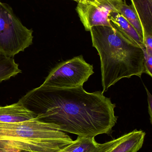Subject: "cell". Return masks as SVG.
Wrapping results in <instances>:
<instances>
[{"mask_svg":"<svg viewBox=\"0 0 152 152\" xmlns=\"http://www.w3.org/2000/svg\"><path fill=\"white\" fill-rule=\"evenodd\" d=\"M123 0H92L78 3L77 12L86 31L95 26L112 27L108 18L111 12H117Z\"/></svg>","mask_w":152,"mask_h":152,"instance_id":"6","label":"cell"},{"mask_svg":"<svg viewBox=\"0 0 152 152\" xmlns=\"http://www.w3.org/2000/svg\"><path fill=\"white\" fill-rule=\"evenodd\" d=\"M118 12L121 13L132 25L143 40V35L142 24L132 5H128L126 1H124L120 6Z\"/></svg>","mask_w":152,"mask_h":152,"instance_id":"13","label":"cell"},{"mask_svg":"<svg viewBox=\"0 0 152 152\" xmlns=\"http://www.w3.org/2000/svg\"><path fill=\"white\" fill-rule=\"evenodd\" d=\"M36 118L35 113L26 108L19 101L10 105L0 106V123H21Z\"/></svg>","mask_w":152,"mask_h":152,"instance_id":"8","label":"cell"},{"mask_svg":"<svg viewBox=\"0 0 152 152\" xmlns=\"http://www.w3.org/2000/svg\"><path fill=\"white\" fill-rule=\"evenodd\" d=\"M93 74V66L80 55L58 64L50 71L42 85L59 88L83 86Z\"/></svg>","mask_w":152,"mask_h":152,"instance_id":"5","label":"cell"},{"mask_svg":"<svg viewBox=\"0 0 152 152\" xmlns=\"http://www.w3.org/2000/svg\"><path fill=\"white\" fill-rule=\"evenodd\" d=\"M73 1H76L78 3L80 1H92V0H73Z\"/></svg>","mask_w":152,"mask_h":152,"instance_id":"17","label":"cell"},{"mask_svg":"<svg viewBox=\"0 0 152 152\" xmlns=\"http://www.w3.org/2000/svg\"><path fill=\"white\" fill-rule=\"evenodd\" d=\"M33 30L24 26L8 4L0 1V55L10 58L33 43Z\"/></svg>","mask_w":152,"mask_h":152,"instance_id":"4","label":"cell"},{"mask_svg":"<svg viewBox=\"0 0 152 152\" xmlns=\"http://www.w3.org/2000/svg\"><path fill=\"white\" fill-rule=\"evenodd\" d=\"M0 152H22L18 150L6 147H0Z\"/></svg>","mask_w":152,"mask_h":152,"instance_id":"16","label":"cell"},{"mask_svg":"<svg viewBox=\"0 0 152 152\" xmlns=\"http://www.w3.org/2000/svg\"><path fill=\"white\" fill-rule=\"evenodd\" d=\"M98 145L94 137L78 136L76 140L60 152H95Z\"/></svg>","mask_w":152,"mask_h":152,"instance_id":"11","label":"cell"},{"mask_svg":"<svg viewBox=\"0 0 152 152\" xmlns=\"http://www.w3.org/2000/svg\"><path fill=\"white\" fill-rule=\"evenodd\" d=\"M93 46L101 59L102 93L124 78L145 73L144 54L141 46L112 27L95 26L90 30Z\"/></svg>","mask_w":152,"mask_h":152,"instance_id":"2","label":"cell"},{"mask_svg":"<svg viewBox=\"0 0 152 152\" xmlns=\"http://www.w3.org/2000/svg\"><path fill=\"white\" fill-rule=\"evenodd\" d=\"M41 121L54 124L64 132L84 137L110 134L116 125V104L102 91L41 85L19 100Z\"/></svg>","mask_w":152,"mask_h":152,"instance_id":"1","label":"cell"},{"mask_svg":"<svg viewBox=\"0 0 152 152\" xmlns=\"http://www.w3.org/2000/svg\"><path fill=\"white\" fill-rule=\"evenodd\" d=\"M73 141L57 126L37 118L21 123H0V147L22 152H60Z\"/></svg>","mask_w":152,"mask_h":152,"instance_id":"3","label":"cell"},{"mask_svg":"<svg viewBox=\"0 0 152 152\" xmlns=\"http://www.w3.org/2000/svg\"><path fill=\"white\" fill-rule=\"evenodd\" d=\"M131 1L142 24L143 37L152 35V0Z\"/></svg>","mask_w":152,"mask_h":152,"instance_id":"10","label":"cell"},{"mask_svg":"<svg viewBox=\"0 0 152 152\" xmlns=\"http://www.w3.org/2000/svg\"><path fill=\"white\" fill-rule=\"evenodd\" d=\"M145 133L134 129L103 144L99 143L95 152H137L142 147Z\"/></svg>","mask_w":152,"mask_h":152,"instance_id":"7","label":"cell"},{"mask_svg":"<svg viewBox=\"0 0 152 152\" xmlns=\"http://www.w3.org/2000/svg\"><path fill=\"white\" fill-rule=\"evenodd\" d=\"M144 54V66L145 72L149 76L152 77V55L147 53L144 45L141 46Z\"/></svg>","mask_w":152,"mask_h":152,"instance_id":"14","label":"cell"},{"mask_svg":"<svg viewBox=\"0 0 152 152\" xmlns=\"http://www.w3.org/2000/svg\"><path fill=\"white\" fill-rule=\"evenodd\" d=\"M145 88L147 92V96H148V112L150 116V121L151 123H152V96L151 94L150 93L148 90V88L144 85Z\"/></svg>","mask_w":152,"mask_h":152,"instance_id":"15","label":"cell"},{"mask_svg":"<svg viewBox=\"0 0 152 152\" xmlns=\"http://www.w3.org/2000/svg\"><path fill=\"white\" fill-rule=\"evenodd\" d=\"M112 27L123 34L130 41L139 46L144 45L143 40L131 24L117 12H111L108 17Z\"/></svg>","mask_w":152,"mask_h":152,"instance_id":"9","label":"cell"},{"mask_svg":"<svg viewBox=\"0 0 152 152\" xmlns=\"http://www.w3.org/2000/svg\"><path fill=\"white\" fill-rule=\"evenodd\" d=\"M21 73L13 58L0 55V83Z\"/></svg>","mask_w":152,"mask_h":152,"instance_id":"12","label":"cell"}]
</instances>
